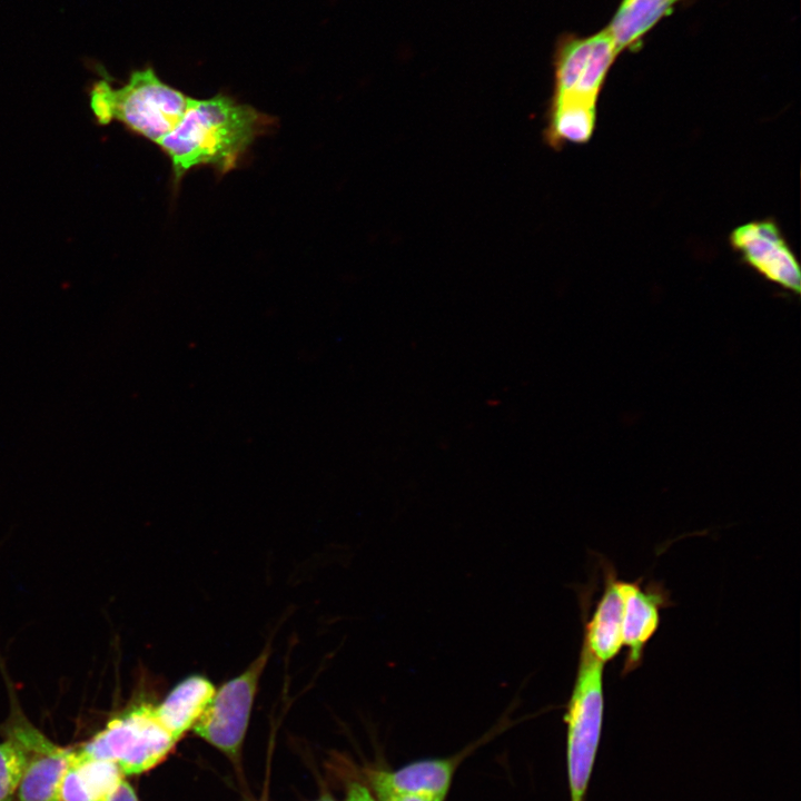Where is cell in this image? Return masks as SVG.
Returning <instances> with one entry per match:
<instances>
[{"instance_id":"6da1fadb","label":"cell","mask_w":801,"mask_h":801,"mask_svg":"<svg viewBox=\"0 0 801 801\" xmlns=\"http://www.w3.org/2000/svg\"><path fill=\"white\" fill-rule=\"evenodd\" d=\"M265 116L227 96L194 99L178 125L157 145L170 158L176 180L194 167L234 168L265 125Z\"/></svg>"},{"instance_id":"7a4b0ae2","label":"cell","mask_w":801,"mask_h":801,"mask_svg":"<svg viewBox=\"0 0 801 801\" xmlns=\"http://www.w3.org/2000/svg\"><path fill=\"white\" fill-rule=\"evenodd\" d=\"M89 97L99 125L117 120L156 144L178 125L191 101L162 82L151 67L134 71L118 88L105 76L93 82Z\"/></svg>"},{"instance_id":"3957f363","label":"cell","mask_w":801,"mask_h":801,"mask_svg":"<svg viewBox=\"0 0 801 801\" xmlns=\"http://www.w3.org/2000/svg\"><path fill=\"white\" fill-rule=\"evenodd\" d=\"M604 664L582 643L577 673L564 716L571 801H584L592 777L604 715Z\"/></svg>"},{"instance_id":"277c9868","label":"cell","mask_w":801,"mask_h":801,"mask_svg":"<svg viewBox=\"0 0 801 801\" xmlns=\"http://www.w3.org/2000/svg\"><path fill=\"white\" fill-rule=\"evenodd\" d=\"M176 743L158 719L155 704L144 702L115 715L78 751L111 761L127 775L155 768L168 756Z\"/></svg>"},{"instance_id":"5b68a950","label":"cell","mask_w":801,"mask_h":801,"mask_svg":"<svg viewBox=\"0 0 801 801\" xmlns=\"http://www.w3.org/2000/svg\"><path fill=\"white\" fill-rule=\"evenodd\" d=\"M617 55L606 29L585 38H563L555 52L554 90L547 110L597 111L600 91Z\"/></svg>"},{"instance_id":"8992f818","label":"cell","mask_w":801,"mask_h":801,"mask_svg":"<svg viewBox=\"0 0 801 801\" xmlns=\"http://www.w3.org/2000/svg\"><path fill=\"white\" fill-rule=\"evenodd\" d=\"M270 649L259 655L238 675L215 690L194 732L230 759L239 756L249 724L258 684L269 659Z\"/></svg>"},{"instance_id":"52a82bcc","label":"cell","mask_w":801,"mask_h":801,"mask_svg":"<svg viewBox=\"0 0 801 801\" xmlns=\"http://www.w3.org/2000/svg\"><path fill=\"white\" fill-rule=\"evenodd\" d=\"M6 733L7 738L22 749L26 756L16 794L18 801H60L62 779L73 749L52 742L19 710L12 711Z\"/></svg>"},{"instance_id":"ba28073f","label":"cell","mask_w":801,"mask_h":801,"mask_svg":"<svg viewBox=\"0 0 801 801\" xmlns=\"http://www.w3.org/2000/svg\"><path fill=\"white\" fill-rule=\"evenodd\" d=\"M730 245L767 281L799 296L800 264L774 219L753 220L734 228Z\"/></svg>"},{"instance_id":"9c48e42d","label":"cell","mask_w":801,"mask_h":801,"mask_svg":"<svg viewBox=\"0 0 801 801\" xmlns=\"http://www.w3.org/2000/svg\"><path fill=\"white\" fill-rule=\"evenodd\" d=\"M623 594L622 640L627 649L622 675L637 669L644 650L660 625V611L670 604L668 591L656 582L642 586V578L621 580Z\"/></svg>"},{"instance_id":"30bf717a","label":"cell","mask_w":801,"mask_h":801,"mask_svg":"<svg viewBox=\"0 0 801 801\" xmlns=\"http://www.w3.org/2000/svg\"><path fill=\"white\" fill-rule=\"evenodd\" d=\"M456 768V760L424 759L396 770L369 769L366 772L373 794H415L444 801Z\"/></svg>"},{"instance_id":"8fae6325","label":"cell","mask_w":801,"mask_h":801,"mask_svg":"<svg viewBox=\"0 0 801 801\" xmlns=\"http://www.w3.org/2000/svg\"><path fill=\"white\" fill-rule=\"evenodd\" d=\"M604 591L597 601L595 611L585 620L583 644L603 664L612 661L621 652L623 594L621 580L612 565L603 567Z\"/></svg>"},{"instance_id":"7c38bea8","label":"cell","mask_w":801,"mask_h":801,"mask_svg":"<svg viewBox=\"0 0 801 801\" xmlns=\"http://www.w3.org/2000/svg\"><path fill=\"white\" fill-rule=\"evenodd\" d=\"M215 690L209 679L191 674L180 680L161 702L155 704L158 719L177 742L192 730Z\"/></svg>"},{"instance_id":"4fadbf2b","label":"cell","mask_w":801,"mask_h":801,"mask_svg":"<svg viewBox=\"0 0 801 801\" xmlns=\"http://www.w3.org/2000/svg\"><path fill=\"white\" fill-rule=\"evenodd\" d=\"M123 779L113 762L75 749L62 779L60 801H108Z\"/></svg>"},{"instance_id":"5bb4252c","label":"cell","mask_w":801,"mask_h":801,"mask_svg":"<svg viewBox=\"0 0 801 801\" xmlns=\"http://www.w3.org/2000/svg\"><path fill=\"white\" fill-rule=\"evenodd\" d=\"M682 0H622L606 30L616 50H634L644 36Z\"/></svg>"},{"instance_id":"9a60e30c","label":"cell","mask_w":801,"mask_h":801,"mask_svg":"<svg viewBox=\"0 0 801 801\" xmlns=\"http://www.w3.org/2000/svg\"><path fill=\"white\" fill-rule=\"evenodd\" d=\"M24 763V753L12 739L0 742V801L14 800Z\"/></svg>"},{"instance_id":"2e32d148","label":"cell","mask_w":801,"mask_h":801,"mask_svg":"<svg viewBox=\"0 0 801 801\" xmlns=\"http://www.w3.org/2000/svg\"><path fill=\"white\" fill-rule=\"evenodd\" d=\"M346 801H377L368 787L359 782H350L347 788Z\"/></svg>"},{"instance_id":"e0dca14e","label":"cell","mask_w":801,"mask_h":801,"mask_svg":"<svg viewBox=\"0 0 801 801\" xmlns=\"http://www.w3.org/2000/svg\"><path fill=\"white\" fill-rule=\"evenodd\" d=\"M108 801H138L132 787L123 779Z\"/></svg>"},{"instance_id":"ac0fdd59","label":"cell","mask_w":801,"mask_h":801,"mask_svg":"<svg viewBox=\"0 0 801 801\" xmlns=\"http://www.w3.org/2000/svg\"><path fill=\"white\" fill-rule=\"evenodd\" d=\"M373 795L377 801H435L431 798L415 794L378 793Z\"/></svg>"},{"instance_id":"d6986e66","label":"cell","mask_w":801,"mask_h":801,"mask_svg":"<svg viewBox=\"0 0 801 801\" xmlns=\"http://www.w3.org/2000/svg\"><path fill=\"white\" fill-rule=\"evenodd\" d=\"M316 801H337V800H335V799H334L333 797H330V795H324V797H322L320 799H318V800H316Z\"/></svg>"}]
</instances>
